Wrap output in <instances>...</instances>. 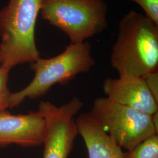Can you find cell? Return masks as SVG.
I'll return each mask as SVG.
<instances>
[{
  "instance_id": "cell-1",
  "label": "cell",
  "mask_w": 158,
  "mask_h": 158,
  "mask_svg": "<svg viewBox=\"0 0 158 158\" xmlns=\"http://www.w3.org/2000/svg\"><path fill=\"white\" fill-rule=\"evenodd\" d=\"M111 64L119 76L143 77L158 71V24L131 10L118 23Z\"/></svg>"
},
{
  "instance_id": "cell-2",
  "label": "cell",
  "mask_w": 158,
  "mask_h": 158,
  "mask_svg": "<svg viewBox=\"0 0 158 158\" xmlns=\"http://www.w3.org/2000/svg\"><path fill=\"white\" fill-rule=\"evenodd\" d=\"M42 0H9L0 10V66L11 70L40 57L35 26Z\"/></svg>"
},
{
  "instance_id": "cell-3",
  "label": "cell",
  "mask_w": 158,
  "mask_h": 158,
  "mask_svg": "<svg viewBox=\"0 0 158 158\" xmlns=\"http://www.w3.org/2000/svg\"><path fill=\"white\" fill-rule=\"evenodd\" d=\"M95 64L90 44L85 41L70 43L60 54L49 59L40 57L31 63L34 78L26 87L11 93L10 107L29 98L36 99L45 95L56 84L65 85L79 74L89 72Z\"/></svg>"
},
{
  "instance_id": "cell-4",
  "label": "cell",
  "mask_w": 158,
  "mask_h": 158,
  "mask_svg": "<svg viewBox=\"0 0 158 158\" xmlns=\"http://www.w3.org/2000/svg\"><path fill=\"white\" fill-rule=\"evenodd\" d=\"M108 9L104 0H42L40 12L70 43H80L107 28Z\"/></svg>"
},
{
  "instance_id": "cell-5",
  "label": "cell",
  "mask_w": 158,
  "mask_h": 158,
  "mask_svg": "<svg viewBox=\"0 0 158 158\" xmlns=\"http://www.w3.org/2000/svg\"><path fill=\"white\" fill-rule=\"evenodd\" d=\"M91 114L119 147L129 151L151 136L158 134L152 115L100 97Z\"/></svg>"
},
{
  "instance_id": "cell-6",
  "label": "cell",
  "mask_w": 158,
  "mask_h": 158,
  "mask_svg": "<svg viewBox=\"0 0 158 158\" xmlns=\"http://www.w3.org/2000/svg\"><path fill=\"white\" fill-rule=\"evenodd\" d=\"M82 106L83 102L76 97L60 107L40 102L38 111L46 123L43 158H68L78 134L74 117Z\"/></svg>"
},
{
  "instance_id": "cell-7",
  "label": "cell",
  "mask_w": 158,
  "mask_h": 158,
  "mask_svg": "<svg viewBox=\"0 0 158 158\" xmlns=\"http://www.w3.org/2000/svg\"><path fill=\"white\" fill-rule=\"evenodd\" d=\"M46 132L45 119L39 111L25 115L0 111V147L10 144L40 146L43 144Z\"/></svg>"
},
{
  "instance_id": "cell-8",
  "label": "cell",
  "mask_w": 158,
  "mask_h": 158,
  "mask_svg": "<svg viewBox=\"0 0 158 158\" xmlns=\"http://www.w3.org/2000/svg\"><path fill=\"white\" fill-rule=\"evenodd\" d=\"M102 89L108 98L150 115L158 111L156 102L142 77L119 76L103 81Z\"/></svg>"
},
{
  "instance_id": "cell-9",
  "label": "cell",
  "mask_w": 158,
  "mask_h": 158,
  "mask_svg": "<svg viewBox=\"0 0 158 158\" xmlns=\"http://www.w3.org/2000/svg\"><path fill=\"white\" fill-rule=\"evenodd\" d=\"M76 123L89 158H125L122 148L108 135L91 112L81 114Z\"/></svg>"
},
{
  "instance_id": "cell-10",
  "label": "cell",
  "mask_w": 158,
  "mask_h": 158,
  "mask_svg": "<svg viewBox=\"0 0 158 158\" xmlns=\"http://www.w3.org/2000/svg\"><path fill=\"white\" fill-rule=\"evenodd\" d=\"M125 158H158V135L151 136L124 152Z\"/></svg>"
},
{
  "instance_id": "cell-11",
  "label": "cell",
  "mask_w": 158,
  "mask_h": 158,
  "mask_svg": "<svg viewBox=\"0 0 158 158\" xmlns=\"http://www.w3.org/2000/svg\"><path fill=\"white\" fill-rule=\"evenodd\" d=\"M10 70L0 66V111L10 107V96L11 93L8 88L7 83Z\"/></svg>"
},
{
  "instance_id": "cell-12",
  "label": "cell",
  "mask_w": 158,
  "mask_h": 158,
  "mask_svg": "<svg viewBox=\"0 0 158 158\" xmlns=\"http://www.w3.org/2000/svg\"><path fill=\"white\" fill-rule=\"evenodd\" d=\"M140 6L145 15L158 24V0H129Z\"/></svg>"
},
{
  "instance_id": "cell-13",
  "label": "cell",
  "mask_w": 158,
  "mask_h": 158,
  "mask_svg": "<svg viewBox=\"0 0 158 158\" xmlns=\"http://www.w3.org/2000/svg\"><path fill=\"white\" fill-rule=\"evenodd\" d=\"M156 102H158V72L155 71L142 77Z\"/></svg>"
}]
</instances>
